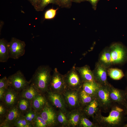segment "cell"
<instances>
[{
	"label": "cell",
	"mask_w": 127,
	"mask_h": 127,
	"mask_svg": "<svg viewBox=\"0 0 127 127\" xmlns=\"http://www.w3.org/2000/svg\"><path fill=\"white\" fill-rule=\"evenodd\" d=\"M98 61L107 69L112 65L109 47H105L101 51L99 55Z\"/></svg>",
	"instance_id": "cell-19"
},
{
	"label": "cell",
	"mask_w": 127,
	"mask_h": 127,
	"mask_svg": "<svg viewBox=\"0 0 127 127\" xmlns=\"http://www.w3.org/2000/svg\"><path fill=\"white\" fill-rule=\"evenodd\" d=\"M23 115L16 105L8 109L5 117L0 121V127H13L16 120Z\"/></svg>",
	"instance_id": "cell-12"
},
{
	"label": "cell",
	"mask_w": 127,
	"mask_h": 127,
	"mask_svg": "<svg viewBox=\"0 0 127 127\" xmlns=\"http://www.w3.org/2000/svg\"><path fill=\"white\" fill-rule=\"evenodd\" d=\"M99 0H87L91 4L93 9L95 10H96L98 3Z\"/></svg>",
	"instance_id": "cell-36"
},
{
	"label": "cell",
	"mask_w": 127,
	"mask_h": 127,
	"mask_svg": "<svg viewBox=\"0 0 127 127\" xmlns=\"http://www.w3.org/2000/svg\"><path fill=\"white\" fill-rule=\"evenodd\" d=\"M101 85L96 81L83 82L82 87L89 95L95 97Z\"/></svg>",
	"instance_id": "cell-21"
},
{
	"label": "cell",
	"mask_w": 127,
	"mask_h": 127,
	"mask_svg": "<svg viewBox=\"0 0 127 127\" xmlns=\"http://www.w3.org/2000/svg\"><path fill=\"white\" fill-rule=\"evenodd\" d=\"M75 69L78 73L83 82L95 81L92 71L88 65L81 67H75Z\"/></svg>",
	"instance_id": "cell-16"
},
{
	"label": "cell",
	"mask_w": 127,
	"mask_h": 127,
	"mask_svg": "<svg viewBox=\"0 0 127 127\" xmlns=\"http://www.w3.org/2000/svg\"><path fill=\"white\" fill-rule=\"evenodd\" d=\"M66 87L64 75L60 73L57 68H55L52 75L48 91L62 94Z\"/></svg>",
	"instance_id": "cell-8"
},
{
	"label": "cell",
	"mask_w": 127,
	"mask_h": 127,
	"mask_svg": "<svg viewBox=\"0 0 127 127\" xmlns=\"http://www.w3.org/2000/svg\"><path fill=\"white\" fill-rule=\"evenodd\" d=\"M99 110V105L95 98L83 108L84 114L88 118L91 117L92 118L95 114Z\"/></svg>",
	"instance_id": "cell-20"
},
{
	"label": "cell",
	"mask_w": 127,
	"mask_h": 127,
	"mask_svg": "<svg viewBox=\"0 0 127 127\" xmlns=\"http://www.w3.org/2000/svg\"><path fill=\"white\" fill-rule=\"evenodd\" d=\"M120 105L115 103L107 116H103L102 111L99 110L92 118L93 122L97 127H117L121 126L125 115L126 114L125 109H123Z\"/></svg>",
	"instance_id": "cell-1"
},
{
	"label": "cell",
	"mask_w": 127,
	"mask_h": 127,
	"mask_svg": "<svg viewBox=\"0 0 127 127\" xmlns=\"http://www.w3.org/2000/svg\"><path fill=\"white\" fill-rule=\"evenodd\" d=\"M8 43L3 38L0 40V62H6L9 58Z\"/></svg>",
	"instance_id": "cell-23"
},
{
	"label": "cell",
	"mask_w": 127,
	"mask_h": 127,
	"mask_svg": "<svg viewBox=\"0 0 127 127\" xmlns=\"http://www.w3.org/2000/svg\"><path fill=\"white\" fill-rule=\"evenodd\" d=\"M50 4L57 5L56 0H40L37 5L35 8L37 11H42L45 7Z\"/></svg>",
	"instance_id": "cell-31"
},
{
	"label": "cell",
	"mask_w": 127,
	"mask_h": 127,
	"mask_svg": "<svg viewBox=\"0 0 127 127\" xmlns=\"http://www.w3.org/2000/svg\"><path fill=\"white\" fill-rule=\"evenodd\" d=\"M45 95L47 101L57 110L65 114L68 111L62 94L48 91Z\"/></svg>",
	"instance_id": "cell-10"
},
{
	"label": "cell",
	"mask_w": 127,
	"mask_h": 127,
	"mask_svg": "<svg viewBox=\"0 0 127 127\" xmlns=\"http://www.w3.org/2000/svg\"><path fill=\"white\" fill-rule=\"evenodd\" d=\"M8 46L9 58L18 59L25 53L26 44L24 41L12 38Z\"/></svg>",
	"instance_id": "cell-9"
},
{
	"label": "cell",
	"mask_w": 127,
	"mask_h": 127,
	"mask_svg": "<svg viewBox=\"0 0 127 127\" xmlns=\"http://www.w3.org/2000/svg\"><path fill=\"white\" fill-rule=\"evenodd\" d=\"M31 102L32 101L20 96L16 105L24 115L32 107Z\"/></svg>",
	"instance_id": "cell-24"
},
{
	"label": "cell",
	"mask_w": 127,
	"mask_h": 127,
	"mask_svg": "<svg viewBox=\"0 0 127 127\" xmlns=\"http://www.w3.org/2000/svg\"><path fill=\"white\" fill-rule=\"evenodd\" d=\"M58 9V8L56 9L52 8L47 10L44 14V19L51 20L54 18L56 15L57 11Z\"/></svg>",
	"instance_id": "cell-32"
},
{
	"label": "cell",
	"mask_w": 127,
	"mask_h": 127,
	"mask_svg": "<svg viewBox=\"0 0 127 127\" xmlns=\"http://www.w3.org/2000/svg\"><path fill=\"white\" fill-rule=\"evenodd\" d=\"M107 75L114 80L120 79L124 76L122 70L119 68L109 67L107 69Z\"/></svg>",
	"instance_id": "cell-26"
},
{
	"label": "cell",
	"mask_w": 127,
	"mask_h": 127,
	"mask_svg": "<svg viewBox=\"0 0 127 127\" xmlns=\"http://www.w3.org/2000/svg\"><path fill=\"white\" fill-rule=\"evenodd\" d=\"M35 112V116L33 123V127H48L47 123L40 113L36 111Z\"/></svg>",
	"instance_id": "cell-29"
},
{
	"label": "cell",
	"mask_w": 127,
	"mask_h": 127,
	"mask_svg": "<svg viewBox=\"0 0 127 127\" xmlns=\"http://www.w3.org/2000/svg\"><path fill=\"white\" fill-rule=\"evenodd\" d=\"M75 67V64L64 75V78L66 87L72 89L79 90L82 87L83 83Z\"/></svg>",
	"instance_id": "cell-6"
},
{
	"label": "cell",
	"mask_w": 127,
	"mask_h": 127,
	"mask_svg": "<svg viewBox=\"0 0 127 127\" xmlns=\"http://www.w3.org/2000/svg\"><path fill=\"white\" fill-rule=\"evenodd\" d=\"M51 68L48 65H41L36 70L29 81L33 83L40 92L45 94L48 91L52 75Z\"/></svg>",
	"instance_id": "cell-2"
},
{
	"label": "cell",
	"mask_w": 127,
	"mask_h": 127,
	"mask_svg": "<svg viewBox=\"0 0 127 127\" xmlns=\"http://www.w3.org/2000/svg\"><path fill=\"white\" fill-rule=\"evenodd\" d=\"M109 47L112 65L123 64L127 60V48L122 43H113Z\"/></svg>",
	"instance_id": "cell-4"
},
{
	"label": "cell",
	"mask_w": 127,
	"mask_h": 127,
	"mask_svg": "<svg viewBox=\"0 0 127 127\" xmlns=\"http://www.w3.org/2000/svg\"><path fill=\"white\" fill-rule=\"evenodd\" d=\"M57 5L62 8H70L72 5V0H56Z\"/></svg>",
	"instance_id": "cell-33"
},
{
	"label": "cell",
	"mask_w": 127,
	"mask_h": 127,
	"mask_svg": "<svg viewBox=\"0 0 127 127\" xmlns=\"http://www.w3.org/2000/svg\"><path fill=\"white\" fill-rule=\"evenodd\" d=\"M107 68L98 61L92 71L95 81L102 85L107 86L109 83L107 80Z\"/></svg>",
	"instance_id": "cell-14"
},
{
	"label": "cell",
	"mask_w": 127,
	"mask_h": 127,
	"mask_svg": "<svg viewBox=\"0 0 127 127\" xmlns=\"http://www.w3.org/2000/svg\"></svg>",
	"instance_id": "cell-42"
},
{
	"label": "cell",
	"mask_w": 127,
	"mask_h": 127,
	"mask_svg": "<svg viewBox=\"0 0 127 127\" xmlns=\"http://www.w3.org/2000/svg\"><path fill=\"white\" fill-rule=\"evenodd\" d=\"M32 4L35 8L38 4L40 0H28Z\"/></svg>",
	"instance_id": "cell-38"
},
{
	"label": "cell",
	"mask_w": 127,
	"mask_h": 127,
	"mask_svg": "<svg viewBox=\"0 0 127 127\" xmlns=\"http://www.w3.org/2000/svg\"><path fill=\"white\" fill-rule=\"evenodd\" d=\"M126 91H127V88H126Z\"/></svg>",
	"instance_id": "cell-41"
},
{
	"label": "cell",
	"mask_w": 127,
	"mask_h": 127,
	"mask_svg": "<svg viewBox=\"0 0 127 127\" xmlns=\"http://www.w3.org/2000/svg\"><path fill=\"white\" fill-rule=\"evenodd\" d=\"M7 88H0V101L1 102L5 94Z\"/></svg>",
	"instance_id": "cell-37"
},
{
	"label": "cell",
	"mask_w": 127,
	"mask_h": 127,
	"mask_svg": "<svg viewBox=\"0 0 127 127\" xmlns=\"http://www.w3.org/2000/svg\"><path fill=\"white\" fill-rule=\"evenodd\" d=\"M58 127H68V123L66 114L60 110H58L57 114Z\"/></svg>",
	"instance_id": "cell-27"
},
{
	"label": "cell",
	"mask_w": 127,
	"mask_h": 127,
	"mask_svg": "<svg viewBox=\"0 0 127 127\" xmlns=\"http://www.w3.org/2000/svg\"><path fill=\"white\" fill-rule=\"evenodd\" d=\"M9 86L20 93L30 83L26 79L24 75L20 70L8 78Z\"/></svg>",
	"instance_id": "cell-11"
},
{
	"label": "cell",
	"mask_w": 127,
	"mask_h": 127,
	"mask_svg": "<svg viewBox=\"0 0 127 127\" xmlns=\"http://www.w3.org/2000/svg\"><path fill=\"white\" fill-rule=\"evenodd\" d=\"M9 86L8 78L4 76L0 79V88H7Z\"/></svg>",
	"instance_id": "cell-35"
},
{
	"label": "cell",
	"mask_w": 127,
	"mask_h": 127,
	"mask_svg": "<svg viewBox=\"0 0 127 127\" xmlns=\"http://www.w3.org/2000/svg\"><path fill=\"white\" fill-rule=\"evenodd\" d=\"M13 126V127H33L32 124L25 119L24 115L16 120Z\"/></svg>",
	"instance_id": "cell-30"
},
{
	"label": "cell",
	"mask_w": 127,
	"mask_h": 127,
	"mask_svg": "<svg viewBox=\"0 0 127 127\" xmlns=\"http://www.w3.org/2000/svg\"><path fill=\"white\" fill-rule=\"evenodd\" d=\"M57 110L47 101L39 112L47 123L48 127H58L57 119Z\"/></svg>",
	"instance_id": "cell-7"
},
{
	"label": "cell",
	"mask_w": 127,
	"mask_h": 127,
	"mask_svg": "<svg viewBox=\"0 0 127 127\" xmlns=\"http://www.w3.org/2000/svg\"><path fill=\"white\" fill-rule=\"evenodd\" d=\"M110 98L114 103L124 106L126 102L127 96L126 91L117 88L110 84L108 85Z\"/></svg>",
	"instance_id": "cell-13"
},
{
	"label": "cell",
	"mask_w": 127,
	"mask_h": 127,
	"mask_svg": "<svg viewBox=\"0 0 127 127\" xmlns=\"http://www.w3.org/2000/svg\"><path fill=\"white\" fill-rule=\"evenodd\" d=\"M8 109L1 102L0 103V120L1 121L5 117Z\"/></svg>",
	"instance_id": "cell-34"
},
{
	"label": "cell",
	"mask_w": 127,
	"mask_h": 127,
	"mask_svg": "<svg viewBox=\"0 0 127 127\" xmlns=\"http://www.w3.org/2000/svg\"><path fill=\"white\" fill-rule=\"evenodd\" d=\"M108 85H101L95 97L100 110L105 113L109 111L115 103L112 102L110 98Z\"/></svg>",
	"instance_id": "cell-3"
},
{
	"label": "cell",
	"mask_w": 127,
	"mask_h": 127,
	"mask_svg": "<svg viewBox=\"0 0 127 127\" xmlns=\"http://www.w3.org/2000/svg\"><path fill=\"white\" fill-rule=\"evenodd\" d=\"M41 93L32 83L30 84L20 93V96L31 101Z\"/></svg>",
	"instance_id": "cell-18"
},
{
	"label": "cell",
	"mask_w": 127,
	"mask_h": 127,
	"mask_svg": "<svg viewBox=\"0 0 127 127\" xmlns=\"http://www.w3.org/2000/svg\"><path fill=\"white\" fill-rule=\"evenodd\" d=\"M83 109L80 108L68 111L66 115L68 123V127H78Z\"/></svg>",
	"instance_id": "cell-17"
},
{
	"label": "cell",
	"mask_w": 127,
	"mask_h": 127,
	"mask_svg": "<svg viewBox=\"0 0 127 127\" xmlns=\"http://www.w3.org/2000/svg\"><path fill=\"white\" fill-rule=\"evenodd\" d=\"M125 107V109L126 112V114L127 115V100L126 103L124 106ZM124 127H127V124L125 125L124 126Z\"/></svg>",
	"instance_id": "cell-40"
},
{
	"label": "cell",
	"mask_w": 127,
	"mask_h": 127,
	"mask_svg": "<svg viewBox=\"0 0 127 127\" xmlns=\"http://www.w3.org/2000/svg\"><path fill=\"white\" fill-rule=\"evenodd\" d=\"M79 90L66 87L62 94L68 111L82 108L80 102Z\"/></svg>",
	"instance_id": "cell-5"
},
{
	"label": "cell",
	"mask_w": 127,
	"mask_h": 127,
	"mask_svg": "<svg viewBox=\"0 0 127 127\" xmlns=\"http://www.w3.org/2000/svg\"><path fill=\"white\" fill-rule=\"evenodd\" d=\"M78 127H97L93 122L91 121L83 112L81 116Z\"/></svg>",
	"instance_id": "cell-28"
},
{
	"label": "cell",
	"mask_w": 127,
	"mask_h": 127,
	"mask_svg": "<svg viewBox=\"0 0 127 127\" xmlns=\"http://www.w3.org/2000/svg\"><path fill=\"white\" fill-rule=\"evenodd\" d=\"M72 2L76 3H80L81 2L87 1V0H72Z\"/></svg>",
	"instance_id": "cell-39"
},
{
	"label": "cell",
	"mask_w": 127,
	"mask_h": 127,
	"mask_svg": "<svg viewBox=\"0 0 127 127\" xmlns=\"http://www.w3.org/2000/svg\"><path fill=\"white\" fill-rule=\"evenodd\" d=\"M20 97V93L9 86L1 101L9 109L16 106Z\"/></svg>",
	"instance_id": "cell-15"
},
{
	"label": "cell",
	"mask_w": 127,
	"mask_h": 127,
	"mask_svg": "<svg viewBox=\"0 0 127 127\" xmlns=\"http://www.w3.org/2000/svg\"><path fill=\"white\" fill-rule=\"evenodd\" d=\"M79 96L81 106L82 109L95 98V97L85 92L82 87L79 90Z\"/></svg>",
	"instance_id": "cell-25"
},
{
	"label": "cell",
	"mask_w": 127,
	"mask_h": 127,
	"mask_svg": "<svg viewBox=\"0 0 127 127\" xmlns=\"http://www.w3.org/2000/svg\"><path fill=\"white\" fill-rule=\"evenodd\" d=\"M47 102L45 94H40L32 101V107L35 111L39 112Z\"/></svg>",
	"instance_id": "cell-22"
}]
</instances>
